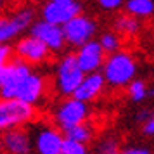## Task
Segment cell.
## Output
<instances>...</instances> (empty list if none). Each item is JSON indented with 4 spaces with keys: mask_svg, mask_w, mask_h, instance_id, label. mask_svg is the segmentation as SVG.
I'll list each match as a JSON object with an SVG mask.
<instances>
[{
    "mask_svg": "<svg viewBox=\"0 0 154 154\" xmlns=\"http://www.w3.org/2000/svg\"><path fill=\"white\" fill-rule=\"evenodd\" d=\"M45 92V80L21 59L0 68V99H16L35 106Z\"/></svg>",
    "mask_w": 154,
    "mask_h": 154,
    "instance_id": "cell-1",
    "label": "cell"
},
{
    "mask_svg": "<svg viewBox=\"0 0 154 154\" xmlns=\"http://www.w3.org/2000/svg\"><path fill=\"white\" fill-rule=\"evenodd\" d=\"M137 64L128 52H114L109 57H106V63L102 66V76L109 87L119 88L128 87L135 80Z\"/></svg>",
    "mask_w": 154,
    "mask_h": 154,
    "instance_id": "cell-2",
    "label": "cell"
},
{
    "mask_svg": "<svg viewBox=\"0 0 154 154\" xmlns=\"http://www.w3.org/2000/svg\"><path fill=\"white\" fill-rule=\"evenodd\" d=\"M54 76H56V90L68 99L75 95L80 83L83 82L85 73L82 71L80 64H78L76 56L75 54H66L57 61Z\"/></svg>",
    "mask_w": 154,
    "mask_h": 154,
    "instance_id": "cell-3",
    "label": "cell"
},
{
    "mask_svg": "<svg viewBox=\"0 0 154 154\" xmlns=\"http://www.w3.org/2000/svg\"><path fill=\"white\" fill-rule=\"evenodd\" d=\"M31 146L36 154H61L64 146V137L57 126L50 123H33L28 128Z\"/></svg>",
    "mask_w": 154,
    "mask_h": 154,
    "instance_id": "cell-4",
    "label": "cell"
},
{
    "mask_svg": "<svg viewBox=\"0 0 154 154\" xmlns=\"http://www.w3.org/2000/svg\"><path fill=\"white\" fill-rule=\"evenodd\" d=\"M35 118V106L16 99H0V133L21 128Z\"/></svg>",
    "mask_w": 154,
    "mask_h": 154,
    "instance_id": "cell-5",
    "label": "cell"
},
{
    "mask_svg": "<svg viewBox=\"0 0 154 154\" xmlns=\"http://www.w3.org/2000/svg\"><path fill=\"white\" fill-rule=\"evenodd\" d=\"M88 116H90L88 104H85V102H82V100H78L75 97H68L56 107L54 123L61 132L66 133L75 126L87 123Z\"/></svg>",
    "mask_w": 154,
    "mask_h": 154,
    "instance_id": "cell-6",
    "label": "cell"
},
{
    "mask_svg": "<svg viewBox=\"0 0 154 154\" xmlns=\"http://www.w3.org/2000/svg\"><path fill=\"white\" fill-rule=\"evenodd\" d=\"M63 31L66 43L80 49L85 43L92 42V36L95 35V23L88 16L80 14L75 19H71L69 23H66L63 26Z\"/></svg>",
    "mask_w": 154,
    "mask_h": 154,
    "instance_id": "cell-7",
    "label": "cell"
},
{
    "mask_svg": "<svg viewBox=\"0 0 154 154\" xmlns=\"http://www.w3.org/2000/svg\"><path fill=\"white\" fill-rule=\"evenodd\" d=\"M33 11L21 9L9 17H0V43L7 45V42L14 40L24 29L33 26Z\"/></svg>",
    "mask_w": 154,
    "mask_h": 154,
    "instance_id": "cell-8",
    "label": "cell"
},
{
    "mask_svg": "<svg viewBox=\"0 0 154 154\" xmlns=\"http://www.w3.org/2000/svg\"><path fill=\"white\" fill-rule=\"evenodd\" d=\"M14 52L17 59H21L26 64H40L47 61V57L50 56L49 47L31 35L19 38L17 43L14 45Z\"/></svg>",
    "mask_w": 154,
    "mask_h": 154,
    "instance_id": "cell-9",
    "label": "cell"
},
{
    "mask_svg": "<svg viewBox=\"0 0 154 154\" xmlns=\"http://www.w3.org/2000/svg\"><path fill=\"white\" fill-rule=\"evenodd\" d=\"M75 56H76V61L85 75L97 73L106 63V52L100 47L99 40H92V42L85 43L83 47L76 50Z\"/></svg>",
    "mask_w": 154,
    "mask_h": 154,
    "instance_id": "cell-10",
    "label": "cell"
},
{
    "mask_svg": "<svg viewBox=\"0 0 154 154\" xmlns=\"http://www.w3.org/2000/svg\"><path fill=\"white\" fill-rule=\"evenodd\" d=\"M29 35L38 38L42 43H45L50 52H59L66 43L63 28L56 26V24H50V23L43 21V19L33 23V26L29 28Z\"/></svg>",
    "mask_w": 154,
    "mask_h": 154,
    "instance_id": "cell-11",
    "label": "cell"
},
{
    "mask_svg": "<svg viewBox=\"0 0 154 154\" xmlns=\"http://www.w3.org/2000/svg\"><path fill=\"white\" fill-rule=\"evenodd\" d=\"M0 149L5 154H31L33 146L28 130L14 128L0 135Z\"/></svg>",
    "mask_w": 154,
    "mask_h": 154,
    "instance_id": "cell-12",
    "label": "cell"
},
{
    "mask_svg": "<svg viewBox=\"0 0 154 154\" xmlns=\"http://www.w3.org/2000/svg\"><path fill=\"white\" fill-rule=\"evenodd\" d=\"M80 14H82V7H80L78 2L71 4V5H57V4L47 2L42 7L43 21L50 23V24H56V26H61V28Z\"/></svg>",
    "mask_w": 154,
    "mask_h": 154,
    "instance_id": "cell-13",
    "label": "cell"
},
{
    "mask_svg": "<svg viewBox=\"0 0 154 154\" xmlns=\"http://www.w3.org/2000/svg\"><path fill=\"white\" fill-rule=\"evenodd\" d=\"M104 87H106V80L102 76V73L85 75L83 82L80 83L78 90L75 92L73 97L78 99V100H82V102H85V104H88V102H92L94 99H97L102 94Z\"/></svg>",
    "mask_w": 154,
    "mask_h": 154,
    "instance_id": "cell-14",
    "label": "cell"
},
{
    "mask_svg": "<svg viewBox=\"0 0 154 154\" xmlns=\"http://www.w3.org/2000/svg\"><path fill=\"white\" fill-rule=\"evenodd\" d=\"M126 12L135 17H147L154 12V0H126Z\"/></svg>",
    "mask_w": 154,
    "mask_h": 154,
    "instance_id": "cell-15",
    "label": "cell"
},
{
    "mask_svg": "<svg viewBox=\"0 0 154 154\" xmlns=\"http://www.w3.org/2000/svg\"><path fill=\"white\" fill-rule=\"evenodd\" d=\"M64 137L68 140H75V142H80V144L87 146L92 140V137H94V126H92L90 123L78 125V126H75V128H71L69 132L64 133Z\"/></svg>",
    "mask_w": 154,
    "mask_h": 154,
    "instance_id": "cell-16",
    "label": "cell"
},
{
    "mask_svg": "<svg viewBox=\"0 0 154 154\" xmlns=\"http://www.w3.org/2000/svg\"><path fill=\"white\" fill-rule=\"evenodd\" d=\"M114 28H116V31L121 33V35L132 36L139 31L140 24H139V21H137V17H132V16L128 14V16H119L118 19L114 21Z\"/></svg>",
    "mask_w": 154,
    "mask_h": 154,
    "instance_id": "cell-17",
    "label": "cell"
},
{
    "mask_svg": "<svg viewBox=\"0 0 154 154\" xmlns=\"http://www.w3.org/2000/svg\"><path fill=\"white\" fill-rule=\"evenodd\" d=\"M95 154H121L118 139L114 135H106L95 144Z\"/></svg>",
    "mask_w": 154,
    "mask_h": 154,
    "instance_id": "cell-18",
    "label": "cell"
},
{
    "mask_svg": "<svg viewBox=\"0 0 154 154\" xmlns=\"http://www.w3.org/2000/svg\"><path fill=\"white\" fill-rule=\"evenodd\" d=\"M126 88H128V95L133 102H142L149 97V87L142 80H133Z\"/></svg>",
    "mask_w": 154,
    "mask_h": 154,
    "instance_id": "cell-19",
    "label": "cell"
},
{
    "mask_svg": "<svg viewBox=\"0 0 154 154\" xmlns=\"http://www.w3.org/2000/svg\"><path fill=\"white\" fill-rule=\"evenodd\" d=\"M99 43L100 47L104 49V52H107L109 56L114 54V52H119V45H121V40H119L118 33H102L100 38H99Z\"/></svg>",
    "mask_w": 154,
    "mask_h": 154,
    "instance_id": "cell-20",
    "label": "cell"
},
{
    "mask_svg": "<svg viewBox=\"0 0 154 154\" xmlns=\"http://www.w3.org/2000/svg\"><path fill=\"white\" fill-rule=\"evenodd\" d=\"M61 154H88V149L87 146L80 144V142H75V140H64L63 146V152Z\"/></svg>",
    "mask_w": 154,
    "mask_h": 154,
    "instance_id": "cell-21",
    "label": "cell"
},
{
    "mask_svg": "<svg viewBox=\"0 0 154 154\" xmlns=\"http://www.w3.org/2000/svg\"><path fill=\"white\" fill-rule=\"evenodd\" d=\"M11 54H12V49H11L9 45L0 43V68L12 61V59H11Z\"/></svg>",
    "mask_w": 154,
    "mask_h": 154,
    "instance_id": "cell-22",
    "label": "cell"
},
{
    "mask_svg": "<svg viewBox=\"0 0 154 154\" xmlns=\"http://www.w3.org/2000/svg\"><path fill=\"white\" fill-rule=\"evenodd\" d=\"M99 5L106 11H116L118 7H121V4H123V0H97Z\"/></svg>",
    "mask_w": 154,
    "mask_h": 154,
    "instance_id": "cell-23",
    "label": "cell"
},
{
    "mask_svg": "<svg viewBox=\"0 0 154 154\" xmlns=\"http://www.w3.org/2000/svg\"><path fill=\"white\" fill-rule=\"evenodd\" d=\"M121 154H151L147 147H125L121 149Z\"/></svg>",
    "mask_w": 154,
    "mask_h": 154,
    "instance_id": "cell-24",
    "label": "cell"
},
{
    "mask_svg": "<svg viewBox=\"0 0 154 154\" xmlns=\"http://www.w3.org/2000/svg\"><path fill=\"white\" fill-rule=\"evenodd\" d=\"M152 116H154V112H151L149 109H142V111H139L135 114V119H137V121H142V125H144V123L149 121Z\"/></svg>",
    "mask_w": 154,
    "mask_h": 154,
    "instance_id": "cell-25",
    "label": "cell"
},
{
    "mask_svg": "<svg viewBox=\"0 0 154 154\" xmlns=\"http://www.w3.org/2000/svg\"><path fill=\"white\" fill-rule=\"evenodd\" d=\"M142 133L144 135H149V137H154V116L142 125Z\"/></svg>",
    "mask_w": 154,
    "mask_h": 154,
    "instance_id": "cell-26",
    "label": "cell"
},
{
    "mask_svg": "<svg viewBox=\"0 0 154 154\" xmlns=\"http://www.w3.org/2000/svg\"><path fill=\"white\" fill-rule=\"evenodd\" d=\"M52 4H57V5H71V4H75V0H49Z\"/></svg>",
    "mask_w": 154,
    "mask_h": 154,
    "instance_id": "cell-27",
    "label": "cell"
},
{
    "mask_svg": "<svg viewBox=\"0 0 154 154\" xmlns=\"http://www.w3.org/2000/svg\"><path fill=\"white\" fill-rule=\"evenodd\" d=\"M149 97H154V88H149Z\"/></svg>",
    "mask_w": 154,
    "mask_h": 154,
    "instance_id": "cell-28",
    "label": "cell"
},
{
    "mask_svg": "<svg viewBox=\"0 0 154 154\" xmlns=\"http://www.w3.org/2000/svg\"><path fill=\"white\" fill-rule=\"evenodd\" d=\"M0 7H2V0H0Z\"/></svg>",
    "mask_w": 154,
    "mask_h": 154,
    "instance_id": "cell-29",
    "label": "cell"
}]
</instances>
